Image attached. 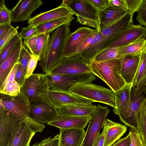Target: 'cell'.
I'll list each match as a JSON object with an SVG mask.
<instances>
[{"label":"cell","instance_id":"cell-33","mask_svg":"<svg viewBox=\"0 0 146 146\" xmlns=\"http://www.w3.org/2000/svg\"><path fill=\"white\" fill-rule=\"evenodd\" d=\"M20 38L18 33L0 50V65L7 58Z\"/></svg>","mask_w":146,"mask_h":146},{"label":"cell","instance_id":"cell-34","mask_svg":"<svg viewBox=\"0 0 146 146\" xmlns=\"http://www.w3.org/2000/svg\"><path fill=\"white\" fill-rule=\"evenodd\" d=\"M11 11L5 5L4 1L1 0L0 4V24L11 23Z\"/></svg>","mask_w":146,"mask_h":146},{"label":"cell","instance_id":"cell-32","mask_svg":"<svg viewBox=\"0 0 146 146\" xmlns=\"http://www.w3.org/2000/svg\"><path fill=\"white\" fill-rule=\"evenodd\" d=\"M118 49L119 47H108L98 53L93 60L102 61L120 58L122 57L119 55Z\"/></svg>","mask_w":146,"mask_h":146},{"label":"cell","instance_id":"cell-35","mask_svg":"<svg viewBox=\"0 0 146 146\" xmlns=\"http://www.w3.org/2000/svg\"><path fill=\"white\" fill-rule=\"evenodd\" d=\"M31 55L23 44L20 53L19 62L25 75L27 67Z\"/></svg>","mask_w":146,"mask_h":146},{"label":"cell","instance_id":"cell-48","mask_svg":"<svg viewBox=\"0 0 146 146\" xmlns=\"http://www.w3.org/2000/svg\"><path fill=\"white\" fill-rule=\"evenodd\" d=\"M131 142L130 133L129 132L125 137L119 139L111 146H130Z\"/></svg>","mask_w":146,"mask_h":146},{"label":"cell","instance_id":"cell-42","mask_svg":"<svg viewBox=\"0 0 146 146\" xmlns=\"http://www.w3.org/2000/svg\"><path fill=\"white\" fill-rule=\"evenodd\" d=\"M38 60L39 59L37 56L33 55H31L26 69L25 79L29 78L33 74V72L36 67Z\"/></svg>","mask_w":146,"mask_h":146},{"label":"cell","instance_id":"cell-16","mask_svg":"<svg viewBox=\"0 0 146 146\" xmlns=\"http://www.w3.org/2000/svg\"><path fill=\"white\" fill-rule=\"evenodd\" d=\"M91 117L90 115L74 116L58 115L46 124L59 129L77 128L84 129Z\"/></svg>","mask_w":146,"mask_h":146},{"label":"cell","instance_id":"cell-43","mask_svg":"<svg viewBox=\"0 0 146 146\" xmlns=\"http://www.w3.org/2000/svg\"><path fill=\"white\" fill-rule=\"evenodd\" d=\"M131 142L130 146H144L137 130L130 127Z\"/></svg>","mask_w":146,"mask_h":146},{"label":"cell","instance_id":"cell-5","mask_svg":"<svg viewBox=\"0 0 146 146\" xmlns=\"http://www.w3.org/2000/svg\"><path fill=\"white\" fill-rule=\"evenodd\" d=\"M21 90L27 95L29 102L39 100L53 106L49 97V87L46 74H33L25 79Z\"/></svg>","mask_w":146,"mask_h":146},{"label":"cell","instance_id":"cell-30","mask_svg":"<svg viewBox=\"0 0 146 146\" xmlns=\"http://www.w3.org/2000/svg\"><path fill=\"white\" fill-rule=\"evenodd\" d=\"M131 88V86L126 84L122 88L115 93L116 107L113 111L115 114L118 115L119 111L129 103Z\"/></svg>","mask_w":146,"mask_h":146},{"label":"cell","instance_id":"cell-38","mask_svg":"<svg viewBox=\"0 0 146 146\" xmlns=\"http://www.w3.org/2000/svg\"><path fill=\"white\" fill-rule=\"evenodd\" d=\"M19 62L16 63L8 74L2 84L0 86V92L1 93L5 89L7 86L13 81L15 76L18 66Z\"/></svg>","mask_w":146,"mask_h":146},{"label":"cell","instance_id":"cell-26","mask_svg":"<svg viewBox=\"0 0 146 146\" xmlns=\"http://www.w3.org/2000/svg\"><path fill=\"white\" fill-rule=\"evenodd\" d=\"M104 124L107 129L104 146H111L126 132L127 127L119 123L106 119Z\"/></svg>","mask_w":146,"mask_h":146},{"label":"cell","instance_id":"cell-28","mask_svg":"<svg viewBox=\"0 0 146 146\" xmlns=\"http://www.w3.org/2000/svg\"><path fill=\"white\" fill-rule=\"evenodd\" d=\"M146 50L145 38L138 39L126 45L119 47L118 54L121 57L135 55Z\"/></svg>","mask_w":146,"mask_h":146},{"label":"cell","instance_id":"cell-55","mask_svg":"<svg viewBox=\"0 0 146 146\" xmlns=\"http://www.w3.org/2000/svg\"><path fill=\"white\" fill-rule=\"evenodd\" d=\"M38 144L39 143H36L31 146H39Z\"/></svg>","mask_w":146,"mask_h":146},{"label":"cell","instance_id":"cell-51","mask_svg":"<svg viewBox=\"0 0 146 146\" xmlns=\"http://www.w3.org/2000/svg\"><path fill=\"white\" fill-rule=\"evenodd\" d=\"M54 139L53 138L50 137L42 140V141L39 143V146H52Z\"/></svg>","mask_w":146,"mask_h":146},{"label":"cell","instance_id":"cell-15","mask_svg":"<svg viewBox=\"0 0 146 146\" xmlns=\"http://www.w3.org/2000/svg\"><path fill=\"white\" fill-rule=\"evenodd\" d=\"M49 97L53 105L57 109L69 105L92 104L94 102L70 92L49 90Z\"/></svg>","mask_w":146,"mask_h":146},{"label":"cell","instance_id":"cell-10","mask_svg":"<svg viewBox=\"0 0 146 146\" xmlns=\"http://www.w3.org/2000/svg\"><path fill=\"white\" fill-rule=\"evenodd\" d=\"M0 146H7L15 131L23 121L0 104Z\"/></svg>","mask_w":146,"mask_h":146},{"label":"cell","instance_id":"cell-7","mask_svg":"<svg viewBox=\"0 0 146 146\" xmlns=\"http://www.w3.org/2000/svg\"><path fill=\"white\" fill-rule=\"evenodd\" d=\"M68 7L77 16V22L101 32L100 11L86 0H72Z\"/></svg>","mask_w":146,"mask_h":146},{"label":"cell","instance_id":"cell-4","mask_svg":"<svg viewBox=\"0 0 146 146\" xmlns=\"http://www.w3.org/2000/svg\"><path fill=\"white\" fill-rule=\"evenodd\" d=\"M70 92L94 102H100L115 108V93L112 90L91 83L78 84Z\"/></svg>","mask_w":146,"mask_h":146},{"label":"cell","instance_id":"cell-54","mask_svg":"<svg viewBox=\"0 0 146 146\" xmlns=\"http://www.w3.org/2000/svg\"><path fill=\"white\" fill-rule=\"evenodd\" d=\"M56 146H62L60 142V136L57 139Z\"/></svg>","mask_w":146,"mask_h":146},{"label":"cell","instance_id":"cell-47","mask_svg":"<svg viewBox=\"0 0 146 146\" xmlns=\"http://www.w3.org/2000/svg\"><path fill=\"white\" fill-rule=\"evenodd\" d=\"M15 79L21 87L23 86L25 80V75L19 64L15 74Z\"/></svg>","mask_w":146,"mask_h":146},{"label":"cell","instance_id":"cell-50","mask_svg":"<svg viewBox=\"0 0 146 146\" xmlns=\"http://www.w3.org/2000/svg\"><path fill=\"white\" fill-rule=\"evenodd\" d=\"M109 5L120 7L127 9L125 0H109Z\"/></svg>","mask_w":146,"mask_h":146},{"label":"cell","instance_id":"cell-19","mask_svg":"<svg viewBox=\"0 0 146 146\" xmlns=\"http://www.w3.org/2000/svg\"><path fill=\"white\" fill-rule=\"evenodd\" d=\"M141 53L123 57L121 73L127 84L131 86L133 83L139 67Z\"/></svg>","mask_w":146,"mask_h":146},{"label":"cell","instance_id":"cell-25","mask_svg":"<svg viewBox=\"0 0 146 146\" xmlns=\"http://www.w3.org/2000/svg\"><path fill=\"white\" fill-rule=\"evenodd\" d=\"M96 106L92 104L69 105L58 109V115L64 116H92Z\"/></svg>","mask_w":146,"mask_h":146},{"label":"cell","instance_id":"cell-56","mask_svg":"<svg viewBox=\"0 0 146 146\" xmlns=\"http://www.w3.org/2000/svg\"><path fill=\"white\" fill-rule=\"evenodd\" d=\"M145 146H146V145Z\"/></svg>","mask_w":146,"mask_h":146},{"label":"cell","instance_id":"cell-11","mask_svg":"<svg viewBox=\"0 0 146 146\" xmlns=\"http://www.w3.org/2000/svg\"><path fill=\"white\" fill-rule=\"evenodd\" d=\"M131 87L129 102L127 105L119 111L118 115L121 122L137 130V113L141 102L145 97L144 95H136L133 88Z\"/></svg>","mask_w":146,"mask_h":146},{"label":"cell","instance_id":"cell-22","mask_svg":"<svg viewBox=\"0 0 146 146\" xmlns=\"http://www.w3.org/2000/svg\"><path fill=\"white\" fill-rule=\"evenodd\" d=\"M60 141L62 146H81L86 133L83 129H59Z\"/></svg>","mask_w":146,"mask_h":146},{"label":"cell","instance_id":"cell-49","mask_svg":"<svg viewBox=\"0 0 146 146\" xmlns=\"http://www.w3.org/2000/svg\"><path fill=\"white\" fill-rule=\"evenodd\" d=\"M12 27L11 23L0 24V38L7 33Z\"/></svg>","mask_w":146,"mask_h":146},{"label":"cell","instance_id":"cell-21","mask_svg":"<svg viewBox=\"0 0 146 146\" xmlns=\"http://www.w3.org/2000/svg\"><path fill=\"white\" fill-rule=\"evenodd\" d=\"M129 12L127 9L120 7L108 5L100 11L101 30L112 25Z\"/></svg>","mask_w":146,"mask_h":146},{"label":"cell","instance_id":"cell-9","mask_svg":"<svg viewBox=\"0 0 146 146\" xmlns=\"http://www.w3.org/2000/svg\"><path fill=\"white\" fill-rule=\"evenodd\" d=\"M90 72H91L90 64L79 54L63 58L50 73L75 74Z\"/></svg>","mask_w":146,"mask_h":146},{"label":"cell","instance_id":"cell-36","mask_svg":"<svg viewBox=\"0 0 146 146\" xmlns=\"http://www.w3.org/2000/svg\"><path fill=\"white\" fill-rule=\"evenodd\" d=\"M19 34L20 38L24 40L38 35L36 27L33 25H29L27 27L22 28Z\"/></svg>","mask_w":146,"mask_h":146},{"label":"cell","instance_id":"cell-52","mask_svg":"<svg viewBox=\"0 0 146 146\" xmlns=\"http://www.w3.org/2000/svg\"><path fill=\"white\" fill-rule=\"evenodd\" d=\"M72 1V0H64L61 5L68 7Z\"/></svg>","mask_w":146,"mask_h":146},{"label":"cell","instance_id":"cell-12","mask_svg":"<svg viewBox=\"0 0 146 146\" xmlns=\"http://www.w3.org/2000/svg\"><path fill=\"white\" fill-rule=\"evenodd\" d=\"M29 102V116L38 123L44 124L50 121L58 115L57 108L46 102L39 100Z\"/></svg>","mask_w":146,"mask_h":146},{"label":"cell","instance_id":"cell-37","mask_svg":"<svg viewBox=\"0 0 146 146\" xmlns=\"http://www.w3.org/2000/svg\"><path fill=\"white\" fill-rule=\"evenodd\" d=\"M21 86L14 79L7 86L5 89L0 94L11 96L17 95L21 92Z\"/></svg>","mask_w":146,"mask_h":146},{"label":"cell","instance_id":"cell-29","mask_svg":"<svg viewBox=\"0 0 146 146\" xmlns=\"http://www.w3.org/2000/svg\"><path fill=\"white\" fill-rule=\"evenodd\" d=\"M137 131L144 146L146 145V97L142 100L137 112Z\"/></svg>","mask_w":146,"mask_h":146},{"label":"cell","instance_id":"cell-14","mask_svg":"<svg viewBox=\"0 0 146 146\" xmlns=\"http://www.w3.org/2000/svg\"><path fill=\"white\" fill-rule=\"evenodd\" d=\"M43 3L40 0H20L11 11L12 22H24L31 18V15Z\"/></svg>","mask_w":146,"mask_h":146},{"label":"cell","instance_id":"cell-6","mask_svg":"<svg viewBox=\"0 0 146 146\" xmlns=\"http://www.w3.org/2000/svg\"><path fill=\"white\" fill-rule=\"evenodd\" d=\"M49 90L69 92L71 88L82 83H91L96 79L91 72L75 74L49 73L46 74Z\"/></svg>","mask_w":146,"mask_h":146},{"label":"cell","instance_id":"cell-13","mask_svg":"<svg viewBox=\"0 0 146 146\" xmlns=\"http://www.w3.org/2000/svg\"><path fill=\"white\" fill-rule=\"evenodd\" d=\"M95 30L88 27H81L70 33L65 42L62 54L63 58L75 55L83 41Z\"/></svg>","mask_w":146,"mask_h":146},{"label":"cell","instance_id":"cell-44","mask_svg":"<svg viewBox=\"0 0 146 146\" xmlns=\"http://www.w3.org/2000/svg\"><path fill=\"white\" fill-rule=\"evenodd\" d=\"M99 11L103 10L109 5V0H86Z\"/></svg>","mask_w":146,"mask_h":146},{"label":"cell","instance_id":"cell-41","mask_svg":"<svg viewBox=\"0 0 146 146\" xmlns=\"http://www.w3.org/2000/svg\"><path fill=\"white\" fill-rule=\"evenodd\" d=\"M126 4L127 9L131 13L134 14L138 12L143 0H125Z\"/></svg>","mask_w":146,"mask_h":146},{"label":"cell","instance_id":"cell-46","mask_svg":"<svg viewBox=\"0 0 146 146\" xmlns=\"http://www.w3.org/2000/svg\"><path fill=\"white\" fill-rule=\"evenodd\" d=\"M107 131L106 127L104 124L103 131L97 137L93 146H104Z\"/></svg>","mask_w":146,"mask_h":146},{"label":"cell","instance_id":"cell-18","mask_svg":"<svg viewBox=\"0 0 146 146\" xmlns=\"http://www.w3.org/2000/svg\"><path fill=\"white\" fill-rule=\"evenodd\" d=\"M74 12L68 6L60 5L57 7L40 13L31 18L28 22L29 25H36L60 18L73 16Z\"/></svg>","mask_w":146,"mask_h":146},{"label":"cell","instance_id":"cell-17","mask_svg":"<svg viewBox=\"0 0 146 146\" xmlns=\"http://www.w3.org/2000/svg\"><path fill=\"white\" fill-rule=\"evenodd\" d=\"M146 38V27L133 25L123 32L109 46L118 48L128 44L140 38Z\"/></svg>","mask_w":146,"mask_h":146},{"label":"cell","instance_id":"cell-39","mask_svg":"<svg viewBox=\"0 0 146 146\" xmlns=\"http://www.w3.org/2000/svg\"><path fill=\"white\" fill-rule=\"evenodd\" d=\"M18 33L17 28L13 27L5 35L0 38V50L16 35Z\"/></svg>","mask_w":146,"mask_h":146},{"label":"cell","instance_id":"cell-40","mask_svg":"<svg viewBox=\"0 0 146 146\" xmlns=\"http://www.w3.org/2000/svg\"><path fill=\"white\" fill-rule=\"evenodd\" d=\"M136 19L140 25L146 27V0H143V3L137 12Z\"/></svg>","mask_w":146,"mask_h":146},{"label":"cell","instance_id":"cell-1","mask_svg":"<svg viewBox=\"0 0 146 146\" xmlns=\"http://www.w3.org/2000/svg\"><path fill=\"white\" fill-rule=\"evenodd\" d=\"M69 26L67 24L60 26L52 32L50 36L46 55L39 63L44 74L50 73L63 59L62 54L65 42L70 34Z\"/></svg>","mask_w":146,"mask_h":146},{"label":"cell","instance_id":"cell-53","mask_svg":"<svg viewBox=\"0 0 146 146\" xmlns=\"http://www.w3.org/2000/svg\"><path fill=\"white\" fill-rule=\"evenodd\" d=\"M54 139L52 143V146H56V143L57 140V137H54Z\"/></svg>","mask_w":146,"mask_h":146},{"label":"cell","instance_id":"cell-2","mask_svg":"<svg viewBox=\"0 0 146 146\" xmlns=\"http://www.w3.org/2000/svg\"><path fill=\"white\" fill-rule=\"evenodd\" d=\"M123 56L102 61L93 60L90 63L91 72L103 80L115 93L126 84L121 73Z\"/></svg>","mask_w":146,"mask_h":146},{"label":"cell","instance_id":"cell-20","mask_svg":"<svg viewBox=\"0 0 146 146\" xmlns=\"http://www.w3.org/2000/svg\"><path fill=\"white\" fill-rule=\"evenodd\" d=\"M35 133L28 123L23 121L15 131L7 146H30L31 140Z\"/></svg>","mask_w":146,"mask_h":146},{"label":"cell","instance_id":"cell-27","mask_svg":"<svg viewBox=\"0 0 146 146\" xmlns=\"http://www.w3.org/2000/svg\"><path fill=\"white\" fill-rule=\"evenodd\" d=\"M73 16L64 17L44 22L36 26L38 35L42 33H50L60 26L67 24L70 26L72 20L74 19Z\"/></svg>","mask_w":146,"mask_h":146},{"label":"cell","instance_id":"cell-3","mask_svg":"<svg viewBox=\"0 0 146 146\" xmlns=\"http://www.w3.org/2000/svg\"><path fill=\"white\" fill-rule=\"evenodd\" d=\"M0 103L7 110L28 123L35 133L42 132L43 130L45 127L44 124L38 123L30 117L29 101L21 90L19 94L15 96L0 94Z\"/></svg>","mask_w":146,"mask_h":146},{"label":"cell","instance_id":"cell-31","mask_svg":"<svg viewBox=\"0 0 146 146\" xmlns=\"http://www.w3.org/2000/svg\"><path fill=\"white\" fill-rule=\"evenodd\" d=\"M50 33H44L37 35L34 55L37 56L39 61L45 57L48 50Z\"/></svg>","mask_w":146,"mask_h":146},{"label":"cell","instance_id":"cell-23","mask_svg":"<svg viewBox=\"0 0 146 146\" xmlns=\"http://www.w3.org/2000/svg\"><path fill=\"white\" fill-rule=\"evenodd\" d=\"M131 86L133 88L137 95L146 93V50L141 53L139 67Z\"/></svg>","mask_w":146,"mask_h":146},{"label":"cell","instance_id":"cell-45","mask_svg":"<svg viewBox=\"0 0 146 146\" xmlns=\"http://www.w3.org/2000/svg\"><path fill=\"white\" fill-rule=\"evenodd\" d=\"M37 36L29 39L23 40L24 44L29 50L31 54L34 55V51L36 46Z\"/></svg>","mask_w":146,"mask_h":146},{"label":"cell","instance_id":"cell-24","mask_svg":"<svg viewBox=\"0 0 146 146\" xmlns=\"http://www.w3.org/2000/svg\"><path fill=\"white\" fill-rule=\"evenodd\" d=\"M23 44L22 39L20 38L7 58L0 65V85L15 65L19 62Z\"/></svg>","mask_w":146,"mask_h":146},{"label":"cell","instance_id":"cell-8","mask_svg":"<svg viewBox=\"0 0 146 146\" xmlns=\"http://www.w3.org/2000/svg\"><path fill=\"white\" fill-rule=\"evenodd\" d=\"M110 112L107 107L98 105L96 107L84 136L81 146H93L102 129L106 117Z\"/></svg>","mask_w":146,"mask_h":146}]
</instances>
